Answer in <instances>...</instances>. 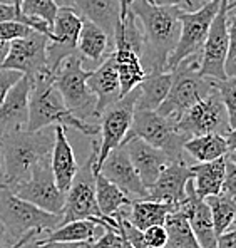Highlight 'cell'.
Returning a JSON list of instances; mask_svg holds the SVG:
<instances>
[{
	"mask_svg": "<svg viewBox=\"0 0 236 248\" xmlns=\"http://www.w3.org/2000/svg\"><path fill=\"white\" fill-rule=\"evenodd\" d=\"M129 9L143 29L144 50L141 62L144 71H168V59L176 49L181 34V9L156 5L149 0H134Z\"/></svg>",
	"mask_w": 236,
	"mask_h": 248,
	"instance_id": "6da1fadb",
	"label": "cell"
},
{
	"mask_svg": "<svg viewBox=\"0 0 236 248\" xmlns=\"http://www.w3.org/2000/svg\"><path fill=\"white\" fill-rule=\"evenodd\" d=\"M56 127L47 126L37 131L19 129L0 136L3 161V185L12 186L27 180L35 166L52 153Z\"/></svg>",
	"mask_w": 236,
	"mask_h": 248,
	"instance_id": "7a4b0ae2",
	"label": "cell"
},
{
	"mask_svg": "<svg viewBox=\"0 0 236 248\" xmlns=\"http://www.w3.org/2000/svg\"><path fill=\"white\" fill-rule=\"evenodd\" d=\"M30 99H29V131H37L47 126H64L77 129L87 138L97 136L99 124L82 121L65 106L62 96L52 82L50 72H42L30 79Z\"/></svg>",
	"mask_w": 236,
	"mask_h": 248,
	"instance_id": "3957f363",
	"label": "cell"
},
{
	"mask_svg": "<svg viewBox=\"0 0 236 248\" xmlns=\"http://www.w3.org/2000/svg\"><path fill=\"white\" fill-rule=\"evenodd\" d=\"M90 146H92V149H90L89 158L84 165L79 166L71 188L67 189L60 225L75 220H90L99 225L101 228L106 225L119 228V221L114 217H104L99 210V205H97L94 166H96L97 155H99V141L92 140Z\"/></svg>",
	"mask_w": 236,
	"mask_h": 248,
	"instance_id": "277c9868",
	"label": "cell"
},
{
	"mask_svg": "<svg viewBox=\"0 0 236 248\" xmlns=\"http://www.w3.org/2000/svg\"><path fill=\"white\" fill-rule=\"evenodd\" d=\"M199 61H201V54H194V56L183 59L171 71V89L158 108V112L161 116L177 123L191 106L201 101L215 89L213 79L203 78L199 74Z\"/></svg>",
	"mask_w": 236,
	"mask_h": 248,
	"instance_id": "5b68a950",
	"label": "cell"
},
{
	"mask_svg": "<svg viewBox=\"0 0 236 248\" xmlns=\"http://www.w3.org/2000/svg\"><path fill=\"white\" fill-rule=\"evenodd\" d=\"M90 71H87L82 64V57L77 54L65 57L59 67L52 72V82L62 96L65 106L71 109L82 121H89L97 118L96 106L97 97L87 86V78Z\"/></svg>",
	"mask_w": 236,
	"mask_h": 248,
	"instance_id": "8992f818",
	"label": "cell"
},
{
	"mask_svg": "<svg viewBox=\"0 0 236 248\" xmlns=\"http://www.w3.org/2000/svg\"><path fill=\"white\" fill-rule=\"evenodd\" d=\"M0 221L15 240H20L30 230L52 232L62 221V213H50L22 200L9 186H0Z\"/></svg>",
	"mask_w": 236,
	"mask_h": 248,
	"instance_id": "52a82bcc",
	"label": "cell"
},
{
	"mask_svg": "<svg viewBox=\"0 0 236 248\" xmlns=\"http://www.w3.org/2000/svg\"><path fill=\"white\" fill-rule=\"evenodd\" d=\"M141 138L166 153L171 159H183L184 143L190 138L177 129V123L161 116L158 111L149 109H134L133 124H131L124 141Z\"/></svg>",
	"mask_w": 236,
	"mask_h": 248,
	"instance_id": "ba28073f",
	"label": "cell"
},
{
	"mask_svg": "<svg viewBox=\"0 0 236 248\" xmlns=\"http://www.w3.org/2000/svg\"><path fill=\"white\" fill-rule=\"evenodd\" d=\"M221 0H211L201 5L199 9L188 12V10H181L179 20H181V34L177 46L168 59V71H173L177 64L183 59L194 54H201L203 44L208 37L211 22L216 17L218 10H220Z\"/></svg>",
	"mask_w": 236,
	"mask_h": 248,
	"instance_id": "9c48e42d",
	"label": "cell"
},
{
	"mask_svg": "<svg viewBox=\"0 0 236 248\" xmlns=\"http://www.w3.org/2000/svg\"><path fill=\"white\" fill-rule=\"evenodd\" d=\"M137 94H139V89L134 87L131 93L122 96L121 99L109 104L103 111V114L99 116L101 141H99V155H97V163L94 166V173H97V170L103 165V161L106 159L109 153L114 148H118L119 144H122V141H124L131 124H133Z\"/></svg>",
	"mask_w": 236,
	"mask_h": 248,
	"instance_id": "30bf717a",
	"label": "cell"
},
{
	"mask_svg": "<svg viewBox=\"0 0 236 248\" xmlns=\"http://www.w3.org/2000/svg\"><path fill=\"white\" fill-rule=\"evenodd\" d=\"M14 193L19 198L27 200L32 205L42 208L50 213H62L65 205V195L67 193L57 186L54 176L52 165H50V155L45 156L37 166L32 170L27 180L12 186Z\"/></svg>",
	"mask_w": 236,
	"mask_h": 248,
	"instance_id": "8fae6325",
	"label": "cell"
},
{
	"mask_svg": "<svg viewBox=\"0 0 236 248\" xmlns=\"http://www.w3.org/2000/svg\"><path fill=\"white\" fill-rule=\"evenodd\" d=\"M177 129L188 138L199 136L208 133H220L226 136L230 133L228 112L216 89H213L208 96L191 106L177 121Z\"/></svg>",
	"mask_w": 236,
	"mask_h": 248,
	"instance_id": "7c38bea8",
	"label": "cell"
},
{
	"mask_svg": "<svg viewBox=\"0 0 236 248\" xmlns=\"http://www.w3.org/2000/svg\"><path fill=\"white\" fill-rule=\"evenodd\" d=\"M228 0H221L220 10L211 22L208 37L203 44L201 61H199V74L209 79H224V61L228 54Z\"/></svg>",
	"mask_w": 236,
	"mask_h": 248,
	"instance_id": "4fadbf2b",
	"label": "cell"
},
{
	"mask_svg": "<svg viewBox=\"0 0 236 248\" xmlns=\"http://www.w3.org/2000/svg\"><path fill=\"white\" fill-rule=\"evenodd\" d=\"M47 42L49 35L34 31L27 37L15 39L10 42V49L0 69L17 71L27 78H35L47 69Z\"/></svg>",
	"mask_w": 236,
	"mask_h": 248,
	"instance_id": "5bb4252c",
	"label": "cell"
},
{
	"mask_svg": "<svg viewBox=\"0 0 236 248\" xmlns=\"http://www.w3.org/2000/svg\"><path fill=\"white\" fill-rule=\"evenodd\" d=\"M82 19L74 9L60 7L52 24V37L47 42V69L52 74L65 57L77 54Z\"/></svg>",
	"mask_w": 236,
	"mask_h": 248,
	"instance_id": "9a60e30c",
	"label": "cell"
},
{
	"mask_svg": "<svg viewBox=\"0 0 236 248\" xmlns=\"http://www.w3.org/2000/svg\"><path fill=\"white\" fill-rule=\"evenodd\" d=\"M97 173L106 176L109 181L118 185L131 200H143L149 196V189L141 181L136 166L131 161L128 149L124 144H119L106 156Z\"/></svg>",
	"mask_w": 236,
	"mask_h": 248,
	"instance_id": "2e32d148",
	"label": "cell"
},
{
	"mask_svg": "<svg viewBox=\"0 0 236 248\" xmlns=\"http://www.w3.org/2000/svg\"><path fill=\"white\" fill-rule=\"evenodd\" d=\"M193 180L191 165H188L183 159H173L168 166L162 170L158 180L149 188V200L156 202L171 203L174 206H179L181 202L186 198V186Z\"/></svg>",
	"mask_w": 236,
	"mask_h": 248,
	"instance_id": "e0dca14e",
	"label": "cell"
},
{
	"mask_svg": "<svg viewBox=\"0 0 236 248\" xmlns=\"http://www.w3.org/2000/svg\"><path fill=\"white\" fill-rule=\"evenodd\" d=\"M177 210H181L188 217L190 227L193 230L199 247L201 248H216L218 236L215 232L211 210H209L206 200L199 198V196L196 195L193 180H190V183H188L186 198L181 202V205L177 206Z\"/></svg>",
	"mask_w": 236,
	"mask_h": 248,
	"instance_id": "ac0fdd59",
	"label": "cell"
},
{
	"mask_svg": "<svg viewBox=\"0 0 236 248\" xmlns=\"http://www.w3.org/2000/svg\"><path fill=\"white\" fill-rule=\"evenodd\" d=\"M30 86V78L22 76L0 104V136L19 129H27Z\"/></svg>",
	"mask_w": 236,
	"mask_h": 248,
	"instance_id": "d6986e66",
	"label": "cell"
},
{
	"mask_svg": "<svg viewBox=\"0 0 236 248\" xmlns=\"http://www.w3.org/2000/svg\"><path fill=\"white\" fill-rule=\"evenodd\" d=\"M122 144L128 149L131 161L136 166L137 173L141 176V181H143L146 188H149L159 178L162 170L173 161L162 149L154 148V146L146 143L141 138H133V140L126 141Z\"/></svg>",
	"mask_w": 236,
	"mask_h": 248,
	"instance_id": "ffe728a7",
	"label": "cell"
},
{
	"mask_svg": "<svg viewBox=\"0 0 236 248\" xmlns=\"http://www.w3.org/2000/svg\"><path fill=\"white\" fill-rule=\"evenodd\" d=\"M114 50H112V59H114L116 71L121 82V97L139 86V82L148 76L144 71L141 56L133 49V46L122 37L121 32H114Z\"/></svg>",
	"mask_w": 236,
	"mask_h": 248,
	"instance_id": "44dd1931",
	"label": "cell"
},
{
	"mask_svg": "<svg viewBox=\"0 0 236 248\" xmlns=\"http://www.w3.org/2000/svg\"><path fill=\"white\" fill-rule=\"evenodd\" d=\"M87 86L97 97L96 116L99 119V116L109 104L121 99V82H119V76L116 71L114 59H112V52L96 69L90 71L87 78Z\"/></svg>",
	"mask_w": 236,
	"mask_h": 248,
	"instance_id": "7402d4cb",
	"label": "cell"
},
{
	"mask_svg": "<svg viewBox=\"0 0 236 248\" xmlns=\"http://www.w3.org/2000/svg\"><path fill=\"white\" fill-rule=\"evenodd\" d=\"M114 50V42L106 32L90 20L82 22L77 41V52L82 57V64H89L90 71L96 69L109 54Z\"/></svg>",
	"mask_w": 236,
	"mask_h": 248,
	"instance_id": "603a6c76",
	"label": "cell"
},
{
	"mask_svg": "<svg viewBox=\"0 0 236 248\" xmlns=\"http://www.w3.org/2000/svg\"><path fill=\"white\" fill-rule=\"evenodd\" d=\"M54 127H56V141H54V148L52 153H50V165H52L57 186L67 193V189L71 188L72 180H74L75 173L79 170V165L74 155V148L67 140L65 127L59 126V124Z\"/></svg>",
	"mask_w": 236,
	"mask_h": 248,
	"instance_id": "cb8c5ba5",
	"label": "cell"
},
{
	"mask_svg": "<svg viewBox=\"0 0 236 248\" xmlns=\"http://www.w3.org/2000/svg\"><path fill=\"white\" fill-rule=\"evenodd\" d=\"M72 9L84 20L99 25L111 39L114 37L116 25L121 20V0H75Z\"/></svg>",
	"mask_w": 236,
	"mask_h": 248,
	"instance_id": "d4e9b609",
	"label": "cell"
},
{
	"mask_svg": "<svg viewBox=\"0 0 236 248\" xmlns=\"http://www.w3.org/2000/svg\"><path fill=\"white\" fill-rule=\"evenodd\" d=\"M126 208L122 210V213L128 218V221L143 232L149 227H154V225H164L168 215L176 210V206L171 203L156 202V200L149 198L133 200L129 210H126Z\"/></svg>",
	"mask_w": 236,
	"mask_h": 248,
	"instance_id": "484cf974",
	"label": "cell"
},
{
	"mask_svg": "<svg viewBox=\"0 0 236 248\" xmlns=\"http://www.w3.org/2000/svg\"><path fill=\"white\" fill-rule=\"evenodd\" d=\"M193 171V185L194 191L199 198H208V196L221 193L226 174V156H221L213 161L196 163L191 165Z\"/></svg>",
	"mask_w": 236,
	"mask_h": 248,
	"instance_id": "4316f807",
	"label": "cell"
},
{
	"mask_svg": "<svg viewBox=\"0 0 236 248\" xmlns=\"http://www.w3.org/2000/svg\"><path fill=\"white\" fill-rule=\"evenodd\" d=\"M173 82L171 71H154L148 72V76L139 82L137 89V101L136 109H149V111H158L162 101L166 99Z\"/></svg>",
	"mask_w": 236,
	"mask_h": 248,
	"instance_id": "83f0119b",
	"label": "cell"
},
{
	"mask_svg": "<svg viewBox=\"0 0 236 248\" xmlns=\"http://www.w3.org/2000/svg\"><path fill=\"white\" fill-rule=\"evenodd\" d=\"M184 153L191 155V158L198 163L213 161L221 156L228 155V143L226 136L220 133H208L199 134V136H191L184 143Z\"/></svg>",
	"mask_w": 236,
	"mask_h": 248,
	"instance_id": "f1b7e54d",
	"label": "cell"
},
{
	"mask_svg": "<svg viewBox=\"0 0 236 248\" xmlns=\"http://www.w3.org/2000/svg\"><path fill=\"white\" fill-rule=\"evenodd\" d=\"M96 200L104 217H112L119 210L129 206L133 200L112 181L101 173H96Z\"/></svg>",
	"mask_w": 236,
	"mask_h": 248,
	"instance_id": "f546056e",
	"label": "cell"
},
{
	"mask_svg": "<svg viewBox=\"0 0 236 248\" xmlns=\"http://www.w3.org/2000/svg\"><path fill=\"white\" fill-rule=\"evenodd\" d=\"M164 228L168 232V243L164 248H201L190 227L188 217L177 208L168 215Z\"/></svg>",
	"mask_w": 236,
	"mask_h": 248,
	"instance_id": "4dcf8cb0",
	"label": "cell"
},
{
	"mask_svg": "<svg viewBox=\"0 0 236 248\" xmlns=\"http://www.w3.org/2000/svg\"><path fill=\"white\" fill-rule=\"evenodd\" d=\"M205 200L211 210L216 236H220L236 221V198H231L226 193L221 191Z\"/></svg>",
	"mask_w": 236,
	"mask_h": 248,
	"instance_id": "1f68e13d",
	"label": "cell"
},
{
	"mask_svg": "<svg viewBox=\"0 0 236 248\" xmlns=\"http://www.w3.org/2000/svg\"><path fill=\"white\" fill-rule=\"evenodd\" d=\"M101 228L90 220H75L59 225L56 230L49 232V236L44 240L49 242H92L96 230Z\"/></svg>",
	"mask_w": 236,
	"mask_h": 248,
	"instance_id": "d6a6232c",
	"label": "cell"
},
{
	"mask_svg": "<svg viewBox=\"0 0 236 248\" xmlns=\"http://www.w3.org/2000/svg\"><path fill=\"white\" fill-rule=\"evenodd\" d=\"M213 86L220 94L224 108L228 112V121L230 127H236V79L224 78V79H213Z\"/></svg>",
	"mask_w": 236,
	"mask_h": 248,
	"instance_id": "836d02e7",
	"label": "cell"
},
{
	"mask_svg": "<svg viewBox=\"0 0 236 248\" xmlns=\"http://www.w3.org/2000/svg\"><path fill=\"white\" fill-rule=\"evenodd\" d=\"M20 7L25 16L41 19L52 27L56 14L59 10L57 3L54 0H20Z\"/></svg>",
	"mask_w": 236,
	"mask_h": 248,
	"instance_id": "e575fe53",
	"label": "cell"
},
{
	"mask_svg": "<svg viewBox=\"0 0 236 248\" xmlns=\"http://www.w3.org/2000/svg\"><path fill=\"white\" fill-rule=\"evenodd\" d=\"M122 210H124V208H122ZM122 210H119L118 213H114L112 217L119 221V228H121V232L126 235V238L129 240L131 245H133L134 248H154V247H151L146 240H144L143 230L136 228L134 225L129 223L128 218H126L124 213H122Z\"/></svg>",
	"mask_w": 236,
	"mask_h": 248,
	"instance_id": "d590c367",
	"label": "cell"
},
{
	"mask_svg": "<svg viewBox=\"0 0 236 248\" xmlns=\"http://www.w3.org/2000/svg\"><path fill=\"white\" fill-rule=\"evenodd\" d=\"M228 34H230V44H228V54L224 61V72H226V78L236 79V12L228 19Z\"/></svg>",
	"mask_w": 236,
	"mask_h": 248,
	"instance_id": "8d00e7d4",
	"label": "cell"
},
{
	"mask_svg": "<svg viewBox=\"0 0 236 248\" xmlns=\"http://www.w3.org/2000/svg\"><path fill=\"white\" fill-rule=\"evenodd\" d=\"M104 233L97 240L86 242V248H122V235L119 228H114L111 225L103 227Z\"/></svg>",
	"mask_w": 236,
	"mask_h": 248,
	"instance_id": "74e56055",
	"label": "cell"
},
{
	"mask_svg": "<svg viewBox=\"0 0 236 248\" xmlns=\"http://www.w3.org/2000/svg\"><path fill=\"white\" fill-rule=\"evenodd\" d=\"M35 29L29 27V25L22 24V22L9 20V22H0V41L12 42L15 39L27 37L29 34H32Z\"/></svg>",
	"mask_w": 236,
	"mask_h": 248,
	"instance_id": "f35d334b",
	"label": "cell"
},
{
	"mask_svg": "<svg viewBox=\"0 0 236 248\" xmlns=\"http://www.w3.org/2000/svg\"><path fill=\"white\" fill-rule=\"evenodd\" d=\"M144 240L154 248H164L168 243V232H166L164 225H154L143 232Z\"/></svg>",
	"mask_w": 236,
	"mask_h": 248,
	"instance_id": "ab89813d",
	"label": "cell"
},
{
	"mask_svg": "<svg viewBox=\"0 0 236 248\" xmlns=\"http://www.w3.org/2000/svg\"><path fill=\"white\" fill-rule=\"evenodd\" d=\"M24 74L17 71H10V69H0V104L3 103V99L7 97L9 91L19 82V79Z\"/></svg>",
	"mask_w": 236,
	"mask_h": 248,
	"instance_id": "60d3db41",
	"label": "cell"
},
{
	"mask_svg": "<svg viewBox=\"0 0 236 248\" xmlns=\"http://www.w3.org/2000/svg\"><path fill=\"white\" fill-rule=\"evenodd\" d=\"M86 242H49V240H30L22 248H82Z\"/></svg>",
	"mask_w": 236,
	"mask_h": 248,
	"instance_id": "b9f144b4",
	"label": "cell"
},
{
	"mask_svg": "<svg viewBox=\"0 0 236 248\" xmlns=\"http://www.w3.org/2000/svg\"><path fill=\"white\" fill-rule=\"evenodd\" d=\"M221 191L226 193L231 198H236V165L226 158V174H224L223 188Z\"/></svg>",
	"mask_w": 236,
	"mask_h": 248,
	"instance_id": "7bdbcfd3",
	"label": "cell"
},
{
	"mask_svg": "<svg viewBox=\"0 0 236 248\" xmlns=\"http://www.w3.org/2000/svg\"><path fill=\"white\" fill-rule=\"evenodd\" d=\"M152 3H156V5L177 7V9L188 10V12H193V10L201 7V3H199L198 0H152ZM203 5H205V3H203Z\"/></svg>",
	"mask_w": 236,
	"mask_h": 248,
	"instance_id": "ee69618b",
	"label": "cell"
},
{
	"mask_svg": "<svg viewBox=\"0 0 236 248\" xmlns=\"http://www.w3.org/2000/svg\"><path fill=\"white\" fill-rule=\"evenodd\" d=\"M216 248H236V221L216 240Z\"/></svg>",
	"mask_w": 236,
	"mask_h": 248,
	"instance_id": "f6af8a7d",
	"label": "cell"
},
{
	"mask_svg": "<svg viewBox=\"0 0 236 248\" xmlns=\"http://www.w3.org/2000/svg\"><path fill=\"white\" fill-rule=\"evenodd\" d=\"M19 240H15L5 228V225L0 221V248H12Z\"/></svg>",
	"mask_w": 236,
	"mask_h": 248,
	"instance_id": "bcb514c9",
	"label": "cell"
},
{
	"mask_svg": "<svg viewBox=\"0 0 236 248\" xmlns=\"http://www.w3.org/2000/svg\"><path fill=\"white\" fill-rule=\"evenodd\" d=\"M41 233H42V232H39V230H30V232H27V233H25V235L22 236V238H20L19 242H17L15 245H14L12 248H22V247H24L27 242H30V240L37 238V236L41 235Z\"/></svg>",
	"mask_w": 236,
	"mask_h": 248,
	"instance_id": "7dc6e473",
	"label": "cell"
},
{
	"mask_svg": "<svg viewBox=\"0 0 236 248\" xmlns=\"http://www.w3.org/2000/svg\"><path fill=\"white\" fill-rule=\"evenodd\" d=\"M226 143H228V151H236V127L230 129V133L226 134Z\"/></svg>",
	"mask_w": 236,
	"mask_h": 248,
	"instance_id": "c3c4849f",
	"label": "cell"
},
{
	"mask_svg": "<svg viewBox=\"0 0 236 248\" xmlns=\"http://www.w3.org/2000/svg\"><path fill=\"white\" fill-rule=\"evenodd\" d=\"M9 49H10V42L0 41V67H2L3 61H5L7 54H9Z\"/></svg>",
	"mask_w": 236,
	"mask_h": 248,
	"instance_id": "681fc988",
	"label": "cell"
},
{
	"mask_svg": "<svg viewBox=\"0 0 236 248\" xmlns=\"http://www.w3.org/2000/svg\"><path fill=\"white\" fill-rule=\"evenodd\" d=\"M54 2L57 3V7H67V9H72L74 7V2L75 0H54Z\"/></svg>",
	"mask_w": 236,
	"mask_h": 248,
	"instance_id": "f907efd6",
	"label": "cell"
},
{
	"mask_svg": "<svg viewBox=\"0 0 236 248\" xmlns=\"http://www.w3.org/2000/svg\"><path fill=\"white\" fill-rule=\"evenodd\" d=\"M119 232H121V228H119ZM121 235H122V248H134V247L129 243V240L126 238V235H124V233L121 232Z\"/></svg>",
	"mask_w": 236,
	"mask_h": 248,
	"instance_id": "816d5d0a",
	"label": "cell"
},
{
	"mask_svg": "<svg viewBox=\"0 0 236 248\" xmlns=\"http://www.w3.org/2000/svg\"><path fill=\"white\" fill-rule=\"evenodd\" d=\"M3 183V161H2V151H0V186Z\"/></svg>",
	"mask_w": 236,
	"mask_h": 248,
	"instance_id": "f5cc1de1",
	"label": "cell"
},
{
	"mask_svg": "<svg viewBox=\"0 0 236 248\" xmlns=\"http://www.w3.org/2000/svg\"><path fill=\"white\" fill-rule=\"evenodd\" d=\"M226 158L230 159L231 163H235V165H236V151H228Z\"/></svg>",
	"mask_w": 236,
	"mask_h": 248,
	"instance_id": "db71d44e",
	"label": "cell"
},
{
	"mask_svg": "<svg viewBox=\"0 0 236 248\" xmlns=\"http://www.w3.org/2000/svg\"><path fill=\"white\" fill-rule=\"evenodd\" d=\"M235 9H236V0H235V2L228 3V12H231V10H235Z\"/></svg>",
	"mask_w": 236,
	"mask_h": 248,
	"instance_id": "11a10c76",
	"label": "cell"
},
{
	"mask_svg": "<svg viewBox=\"0 0 236 248\" xmlns=\"http://www.w3.org/2000/svg\"><path fill=\"white\" fill-rule=\"evenodd\" d=\"M15 2H20V0H0V3H15Z\"/></svg>",
	"mask_w": 236,
	"mask_h": 248,
	"instance_id": "9f6ffc18",
	"label": "cell"
},
{
	"mask_svg": "<svg viewBox=\"0 0 236 248\" xmlns=\"http://www.w3.org/2000/svg\"><path fill=\"white\" fill-rule=\"evenodd\" d=\"M198 2H199V3H201V5H203V3H206V2H211V0H198Z\"/></svg>",
	"mask_w": 236,
	"mask_h": 248,
	"instance_id": "6f0895ef",
	"label": "cell"
},
{
	"mask_svg": "<svg viewBox=\"0 0 236 248\" xmlns=\"http://www.w3.org/2000/svg\"><path fill=\"white\" fill-rule=\"evenodd\" d=\"M126 2H128V5H131V3H133L134 0H126ZM149 2H152V0H149Z\"/></svg>",
	"mask_w": 236,
	"mask_h": 248,
	"instance_id": "680465c9",
	"label": "cell"
},
{
	"mask_svg": "<svg viewBox=\"0 0 236 248\" xmlns=\"http://www.w3.org/2000/svg\"><path fill=\"white\" fill-rule=\"evenodd\" d=\"M230 2H235V0H228V3H230Z\"/></svg>",
	"mask_w": 236,
	"mask_h": 248,
	"instance_id": "91938a15",
	"label": "cell"
}]
</instances>
